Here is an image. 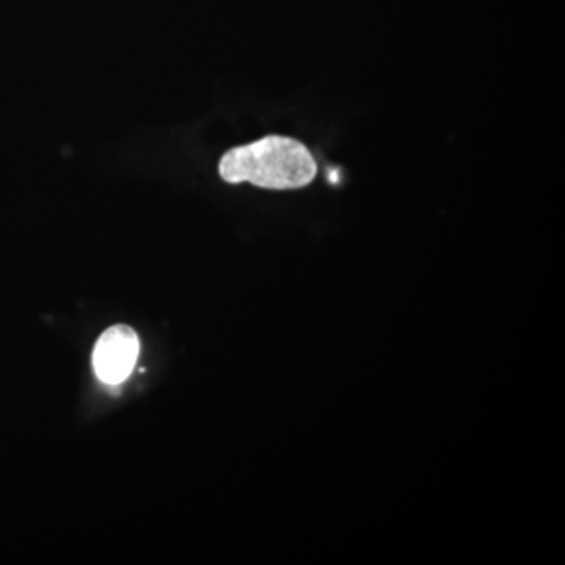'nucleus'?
Here are the masks:
<instances>
[{
  "instance_id": "1",
  "label": "nucleus",
  "mask_w": 565,
  "mask_h": 565,
  "mask_svg": "<svg viewBox=\"0 0 565 565\" xmlns=\"http://www.w3.org/2000/svg\"><path fill=\"white\" fill-rule=\"evenodd\" d=\"M218 173L230 184L250 182L269 191H292L313 182L318 163L302 141L269 136L226 152Z\"/></svg>"
},
{
  "instance_id": "2",
  "label": "nucleus",
  "mask_w": 565,
  "mask_h": 565,
  "mask_svg": "<svg viewBox=\"0 0 565 565\" xmlns=\"http://www.w3.org/2000/svg\"><path fill=\"white\" fill-rule=\"evenodd\" d=\"M140 353L139 334L126 323L110 327L93 351V367L99 381L120 385L131 375Z\"/></svg>"
}]
</instances>
